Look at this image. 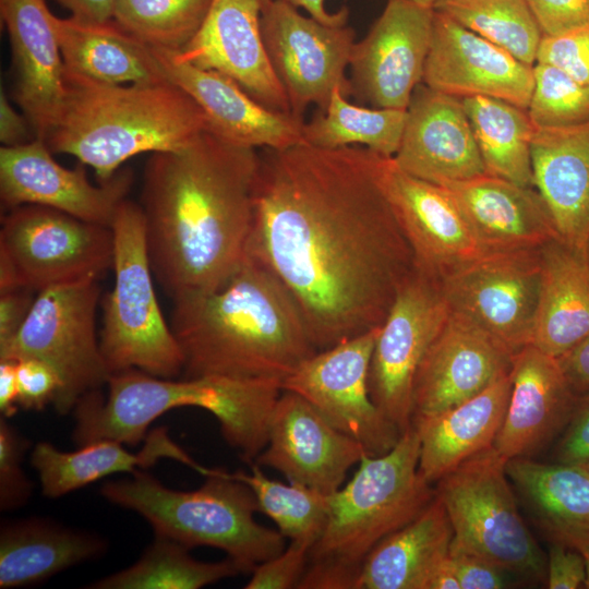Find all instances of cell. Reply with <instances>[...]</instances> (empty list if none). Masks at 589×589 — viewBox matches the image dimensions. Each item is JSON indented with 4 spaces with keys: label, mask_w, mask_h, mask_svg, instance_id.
<instances>
[{
    "label": "cell",
    "mask_w": 589,
    "mask_h": 589,
    "mask_svg": "<svg viewBox=\"0 0 589 589\" xmlns=\"http://www.w3.org/2000/svg\"><path fill=\"white\" fill-rule=\"evenodd\" d=\"M586 253H587V259H588V262H589V239H588L587 244H586Z\"/></svg>",
    "instance_id": "61"
},
{
    "label": "cell",
    "mask_w": 589,
    "mask_h": 589,
    "mask_svg": "<svg viewBox=\"0 0 589 589\" xmlns=\"http://www.w3.org/2000/svg\"><path fill=\"white\" fill-rule=\"evenodd\" d=\"M556 459L573 465L589 461V394L578 398L558 443Z\"/></svg>",
    "instance_id": "49"
},
{
    "label": "cell",
    "mask_w": 589,
    "mask_h": 589,
    "mask_svg": "<svg viewBox=\"0 0 589 589\" xmlns=\"http://www.w3.org/2000/svg\"><path fill=\"white\" fill-rule=\"evenodd\" d=\"M113 256L111 227L41 205H21L1 219L0 292L99 280L112 269Z\"/></svg>",
    "instance_id": "9"
},
{
    "label": "cell",
    "mask_w": 589,
    "mask_h": 589,
    "mask_svg": "<svg viewBox=\"0 0 589 589\" xmlns=\"http://www.w3.org/2000/svg\"><path fill=\"white\" fill-rule=\"evenodd\" d=\"M449 562L460 589H502L510 585L512 574L480 556L449 549Z\"/></svg>",
    "instance_id": "47"
},
{
    "label": "cell",
    "mask_w": 589,
    "mask_h": 589,
    "mask_svg": "<svg viewBox=\"0 0 589 589\" xmlns=\"http://www.w3.org/2000/svg\"><path fill=\"white\" fill-rule=\"evenodd\" d=\"M433 20L431 7L387 0L366 35L353 45L349 95L373 108L406 110L423 83Z\"/></svg>",
    "instance_id": "15"
},
{
    "label": "cell",
    "mask_w": 589,
    "mask_h": 589,
    "mask_svg": "<svg viewBox=\"0 0 589 589\" xmlns=\"http://www.w3.org/2000/svg\"><path fill=\"white\" fill-rule=\"evenodd\" d=\"M14 72L13 96L37 139L45 141L63 99L64 61L45 0H0Z\"/></svg>",
    "instance_id": "24"
},
{
    "label": "cell",
    "mask_w": 589,
    "mask_h": 589,
    "mask_svg": "<svg viewBox=\"0 0 589 589\" xmlns=\"http://www.w3.org/2000/svg\"><path fill=\"white\" fill-rule=\"evenodd\" d=\"M213 0H116L113 20L152 48L180 51L203 25Z\"/></svg>",
    "instance_id": "40"
},
{
    "label": "cell",
    "mask_w": 589,
    "mask_h": 589,
    "mask_svg": "<svg viewBox=\"0 0 589 589\" xmlns=\"http://www.w3.org/2000/svg\"><path fill=\"white\" fill-rule=\"evenodd\" d=\"M288 2L296 8L304 9L310 16L328 25H345L348 24L349 10L342 7L335 12H330L325 8V0H281Z\"/></svg>",
    "instance_id": "56"
},
{
    "label": "cell",
    "mask_w": 589,
    "mask_h": 589,
    "mask_svg": "<svg viewBox=\"0 0 589 589\" xmlns=\"http://www.w3.org/2000/svg\"><path fill=\"white\" fill-rule=\"evenodd\" d=\"M248 255L289 292L317 351L378 327L414 267L361 146L260 154Z\"/></svg>",
    "instance_id": "1"
},
{
    "label": "cell",
    "mask_w": 589,
    "mask_h": 589,
    "mask_svg": "<svg viewBox=\"0 0 589 589\" xmlns=\"http://www.w3.org/2000/svg\"><path fill=\"white\" fill-rule=\"evenodd\" d=\"M543 36H554L589 21V0H526Z\"/></svg>",
    "instance_id": "46"
},
{
    "label": "cell",
    "mask_w": 589,
    "mask_h": 589,
    "mask_svg": "<svg viewBox=\"0 0 589 589\" xmlns=\"http://www.w3.org/2000/svg\"><path fill=\"white\" fill-rule=\"evenodd\" d=\"M375 179L413 254L414 267L440 280L488 253L449 191L373 152Z\"/></svg>",
    "instance_id": "16"
},
{
    "label": "cell",
    "mask_w": 589,
    "mask_h": 589,
    "mask_svg": "<svg viewBox=\"0 0 589 589\" xmlns=\"http://www.w3.org/2000/svg\"><path fill=\"white\" fill-rule=\"evenodd\" d=\"M310 551L311 546L308 544L289 541L280 553L254 567L244 588H298L310 561Z\"/></svg>",
    "instance_id": "44"
},
{
    "label": "cell",
    "mask_w": 589,
    "mask_h": 589,
    "mask_svg": "<svg viewBox=\"0 0 589 589\" xmlns=\"http://www.w3.org/2000/svg\"><path fill=\"white\" fill-rule=\"evenodd\" d=\"M510 388L509 373L458 406L412 420L420 437L419 472L426 482H437L471 456L493 446Z\"/></svg>",
    "instance_id": "29"
},
{
    "label": "cell",
    "mask_w": 589,
    "mask_h": 589,
    "mask_svg": "<svg viewBox=\"0 0 589 589\" xmlns=\"http://www.w3.org/2000/svg\"><path fill=\"white\" fill-rule=\"evenodd\" d=\"M105 550L100 537L47 519L5 522L0 530V588L39 584Z\"/></svg>",
    "instance_id": "33"
},
{
    "label": "cell",
    "mask_w": 589,
    "mask_h": 589,
    "mask_svg": "<svg viewBox=\"0 0 589 589\" xmlns=\"http://www.w3.org/2000/svg\"><path fill=\"white\" fill-rule=\"evenodd\" d=\"M428 589H460V584L450 566L449 554L433 573Z\"/></svg>",
    "instance_id": "57"
},
{
    "label": "cell",
    "mask_w": 589,
    "mask_h": 589,
    "mask_svg": "<svg viewBox=\"0 0 589 589\" xmlns=\"http://www.w3.org/2000/svg\"><path fill=\"white\" fill-rule=\"evenodd\" d=\"M84 164L69 169L58 164L40 139L0 148V201L5 212L25 204L61 211L80 219L111 227L133 181L123 168L106 182H89Z\"/></svg>",
    "instance_id": "17"
},
{
    "label": "cell",
    "mask_w": 589,
    "mask_h": 589,
    "mask_svg": "<svg viewBox=\"0 0 589 589\" xmlns=\"http://www.w3.org/2000/svg\"><path fill=\"white\" fill-rule=\"evenodd\" d=\"M34 139L35 133L25 115L11 105L3 89L0 93V141L2 146H17Z\"/></svg>",
    "instance_id": "53"
},
{
    "label": "cell",
    "mask_w": 589,
    "mask_h": 589,
    "mask_svg": "<svg viewBox=\"0 0 589 589\" xmlns=\"http://www.w3.org/2000/svg\"><path fill=\"white\" fill-rule=\"evenodd\" d=\"M486 252L538 250L560 238L534 187L483 173L445 185Z\"/></svg>",
    "instance_id": "26"
},
{
    "label": "cell",
    "mask_w": 589,
    "mask_h": 589,
    "mask_svg": "<svg viewBox=\"0 0 589 589\" xmlns=\"http://www.w3.org/2000/svg\"><path fill=\"white\" fill-rule=\"evenodd\" d=\"M29 441L14 429L7 418L0 419V508L12 510L24 506L33 484L26 477L22 460Z\"/></svg>",
    "instance_id": "42"
},
{
    "label": "cell",
    "mask_w": 589,
    "mask_h": 589,
    "mask_svg": "<svg viewBox=\"0 0 589 589\" xmlns=\"http://www.w3.org/2000/svg\"><path fill=\"white\" fill-rule=\"evenodd\" d=\"M347 96L344 87L334 88L325 110L304 121V143L326 149L361 146L393 157L400 144L406 110L368 108L350 103Z\"/></svg>",
    "instance_id": "36"
},
{
    "label": "cell",
    "mask_w": 589,
    "mask_h": 589,
    "mask_svg": "<svg viewBox=\"0 0 589 589\" xmlns=\"http://www.w3.org/2000/svg\"><path fill=\"white\" fill-rule=\"evenodd\" d=\"M406 172L445 185L485 173L462 99L430 88L414 89L393 156Z\"/></svg>",
    "instance_id": "23"
},
{
    "label": "cell",
    "mask_w": 589,
    "mask_h": 589,
    "mask_svg": "<svg viewBox=\"0 0 589 589\" xmlns=\"http://www.w3.org/2000/svg\"><path fill=\"white\" fill-rule=\"evenodd\" d=\"M361 567L340 562L309 561L300 589H360Z\"/></svg>",
    "instance_id": "50"
},
{
    "label": "cell",
    "mask_w": 589,
    "mask_h": 589,
    "mask_svg": "<svg viewBox=\"0 0 589 589\" xmlns=\"http://www.w3.org/2000/svg\"><path fill=\"white\" fill-rule=\"evenodd\" d=\"M170 326L184 356L182 377L283 383L317 351L289 292L249 255L218 289L173 300Z\"/></svg>",
    "instance_id": "3"
},
{
    "label": "cell",
    "mask_w": 589,
    "mask_h": 589,
    "mask_svg": "<svg viewBox=\"0 0 589 589\" xmlns=\"http://www.w3.org/2000/svg\"><path fill=\"white\" fill-rule=\"evenodd\" d=\"M64 93L45 142L92 167L99 182L143 153L180 151L207 131L199 105L170 81L106 84L65 68Z\"/></svg>",
    "instance_id": "4"
},
{
    "label": "cell",
    "mask_w": 589,
    "mask_h": 589,
    "mask_svg": "<svg viewBox=\"0 0 589 589\" xmlns=\"http://www.w3.org/2000/svg\"><path fill=\"white\" fill-rule=\"evenodd\" d=\"M261 28L292 116L303 120L310 105L325 110L336 86L349 95L346 70L356 43L351 26L324 24L288 2L267 0Z\"/></svg>",
    "instance_id": "12"
},
{
    "label": "cell",
    "mask_w": 589,
    "mask_h": 589,
    "mask_svg": "<svg viewBox=\"0 0 589 589\" xmlns=\"http://www.w3.org/2000/svg\"><path fill=\"white\" fill-rule=\"evenodd\" d=\"M419 457L413 423L387 453L364 454L348 483L328 495L327 525L310 561L362 567L377 543L414 519L435 496L419 472Z\"/></svg>",
    "instance_id": "6"
},
{
    "label": "cell",
    "mask_w": 589,
    "mask_h": 589,
    "mask_svg": "<svg viewBox=\"0 0 589 589\" xmlns=\"http://www.w3.org/2000/svg\"><path fill=\"white\" fill-rule=\"evenodd\" d=\"M589 473V461L579 464Z\"/></svg>",
    "instance_id": "60"
},
{
    "label": "cell",
    "mask_w": 589,
    "mask_h": 589,
    "mask_svg": "<svg viewBox=\"0 0 589 589\" xmlns=\"http://www.w3.org/2000/svg\"><path fill=\"white\" fill-rule=\"evenodd\" d=\"M409 1L422 4V5H425V7L434 8L437 0H409Z\"/></svg>",
    "instance_id": "59"
},
{
    "label": "cell",
    "mask_w": 589,
    "mask_h": 589,
    "mask_svg": "<svg viewBox=\"0 0 589 589\" xmlns=\"http://www.w3.org/2000/svg\"><path fill=\"white\" fill-rule=\"evenodd\" d=\"M33 292L24 288L0 292V347L7 345L22 327L36 297Z\"/></svg>",
    "instance_id": "51"
},
{
    "label": "cell",
    "mask_w": 589,
    "mask_h": 589,
    "mask_svg": "<svg viewBox=\"0 0 589 589\" xmlns=\"http://www.w3.org/2000/svg\"><path fill=\"white\" fill-rule=\"evenodd\" d=\"M574 549H576L584 557L586 566V580L584 587L589 589V540L577 543Z\"/></svg>",
    "instance_id": "58"
},
{
    "label": "cell",
    "mask_w": 589,
    "mask_h": 589,
    "mask_svg": "<svg viewBox=\"0 0 589 589\" xmlns=\"http://www.w3.org/2000/svg\"><path fill=\"white\" fill-rule=\"evenodd\" d=\"M462 104L485 173L534 187L531 143L536 125L527 109L485 96L467 97Z\"/></svg>",
    "instance_id": "35"
},
{
    "label": "cell",
    "mask_w": 589,
    "mask_h": 589,
    "mask_svg": "<svg viewBox=\"0 0 589 589\" xmlns=\"http://www.w3.org/2000/svg\"><path fill=\"white\" fill-rule=\"evenodd\" d=\"M52 23L70 71L106 84L167 81L152 47L116 20L87 22L53 15Z\"/></svg>",
    "instance_id": "31"
},
{
    "label": "cell",
    "mask_w": 589,
    "mask_h": 589,
    "mask_svg": "<svg viewBox=\"0 0 589 589\" xmlns=\"http://www.w3.org/2000/svg\"><path fill=\"white\" fill-rule=\"evenodd\" d=\"M434 10L533 65L542 32L526 0H437Z\"/></svg>",
    "instance_id": "38"
},
{
    "label": "cell",
    "mask_w": 589,
    "mask_h": 589,
    "mask_svg": "<svg viewBox=\"0 0 589 589\" xmlns=\"http://www.w3.org/2000/svg\"><path fill=\"white\" fill-rule=\"evenodd\" d=\"M71 12V16L87 22L113 19L116 0H53Z\"/></svg>",
    "instance_id": "55"
},
{
    "label": "cell",
    "mask_w": 589,
    "mask_h": 589,
    "mask_svg": "<svg viewBox=\"0 0 589 589\" xmlns=\"http://www.w3.org/2000/svg\"><path fill=\"white\" fill-rule=\"evenodd\" d=\"M189 548L167 537L154 534V541L131 566L106 576L93 589H199L221 579L244 574L242 567L227 557L219 562H201Z\"/></svg>",
    "instance_id": "37"
},
{
    "label": "cell",
    "mask_w": 589,
    "mask_h": 589,
    "mask_svg": "<svg viewBox=\"0 0 589 589\" xmlns=\"http://www.w3.org/2000/svg\"><path fill=\"white\" fill-rule=\"evenodd\" d=\"M161 458L178 460L204 477L215 470L190 457L171 440L165 426L151 430L136 453L127 450L123 443L115 440L91 442L73 452L39 442L31 453V464L38 474L43 494L49 498L60 497L113 473L146 469Z\"/></svg>",
    "instance_id": "28"
},
{
    "label": "cell",
    "mask_w": 589,
    "mask_h": 589,
    "mask_svg": "<svg viewBox=\"0 0 589 589\" xmlns=\"http://www.w3.org/2000/svg\"><path fill=\"white\" fill-rule=\"evenodd\" d=\"M366 454L298 394L283 389L272 413L267 443L254 464L279 471L324 494L339 490Z\"/></svg>",
    "instance_id": "18"
},
{
    "label": "cell",
    "mask_w": 589,
    "mask_h": 589,
    "mask_svg": "<svg viewBox=\"0 0 589 589\" xmlns=\"http://www.w3.org/2000/svg\"><path fill=\"white\" fill-rule=\"evenodd\" d=\"M557 359L561 371L577 398L589 394V334Z\"/></svg>",
    "instance_id": "52"
},
{
    "label": "cell",
    "mask_w": 589,
    "mask_h": 589,
    "mask_svg": "<svg viewBox=\"0 0 589 589\" xmlns=\"http://www.w3.org/2000/svg\"><path fill=\"white\" fill-rule=\"evenodd\" d=\"M506 461L492 446L436 482L435 495L453 529L449 549L480 556L522 579L539 580L546 561L520 516Z\"/></svg>",
    "instance_id": "8"
},
{
    "label": "cell",
    "mask_w": 589,
    "mask_h": 589,
    "mask_svg": "<svg viewBox=\"0 0 589 589\" xmlns=\"http://www.w3.org/2000/svg\"><path fill=\"white\" fill-rule=\"evenodd\" d=\"M230 473L253 491L259 512L269 517L286 539L311 549L318 541L328 520L327 494L297 482L271 479L257 464L251 465V472Z\"/></svg>",
    "instance_id": "39"
},
{
    "label": "cell",
    "mask_w": 589,
    "mask_h": 589,
    "mask_svg": "<svg viewBox=\"0 0 589 589\" xmlns=\"http://www.w3.org/2000/svg\"><path fill=\"white\" fill-rule=\"evenodd\" d=\"M267 0H213L192 40L175 59L214 70L236 81L255 100L289 113L286 93L269 62L261 28Z\"/></svg>",
    "instance_id": "19"
},
{
    "label": "cell",
    "mask_w": 589,
    "mask_h": 589,
    "mask_svg": "<svg viewBox=\"0 0 589 589\" xmlns=\"http://www.w3.org/2000/svg\"><path fill=\"white\" fill-rule=\"evenodd\" d=\"M514 354L476 324L449 312L418 370L413 419L437 414L477 396L510 373Z\"/></svg>",
    "instance_id": "21"
},
{
    "label": "cell",
    "mask_w": 589,
    "mask_h": 589,
    "mask_svg": "<svg viewBox=\"0 0 589 589\" xmlns=\"http://www.w3.org/2000/svg\"><path fill=\"white\" fill-rule=\"evenodd\" d=\"M539 297L529 345L558 358L589 334L586 249L554 239L543 245Z\"/></svg>",
    "instance_id": "30"
},
{
    "label": "cell",
    "mask_w": 589,
    "mask_h": 589,
    "mask_svg": "<svg viewBox=\"0 0 589 589\" xmlns=\"http://www.w3.org/2000/svg\"><path fill=\"white\" fill-rule=\"evenodd\" d=\"M527 111L537 127L568 125L589 120V86L555 65L536 62Z\"/></svg>",
    "instance_id": "41"
},
{
    "label": "cell",
    "mask_w": 589,
    "mask_h": 589,
    "mask_svg": "<svg viewBox=\"0 0 589 589\" xmlns=\"http://www.w3.org/2000/svg\"><path fill=\"white\" fill-rule=\"evenodd\" d=\"M423 83L460 99L485 96L527 109L533 65L434 10Z\"/></svg>",
    "instance_id": "20"
},
{
    "label": "cell",
    "mask_w": 589,
    "mask_h": 589,
    "mask_svg": "<svg viewBox=\"0 0 589 589\" xmlns=\"http://www.w3.org/2000/svg\"><path fill=\"white\" fill-rule=\"evenodd\" d=\"M506 473L555 541L589 540V473L580 465L520 457L506 461Z\"/></svg>",
    "instance_id": "34"
},
{
    "label": "cell",
    "mask_w": 589,
    "mask_h": 589,
    "mask_svg": "<svg viewBox=\"0 0 589 589\" xmlns=\"http://www.w3.org/2000/svg\"><path fill=\"white\" fill-rule=\"evenodd\" d=\"M536 62L555 65L589 86V21L554 36H542Z\"/></svg>",
    "instance_id": "43"
},
{
    "label": "cell",
    "mask_w": 589,
    "mask_h": 589,
    "mask_svg": "<svg viewBox=\"0 0 589 589\" xmlns=\"http://www.w3.org/2000/svg\"><path fill=\"white\" fill-rule=\"evenodd\" d=\"M546 563V578L550 589H576L585 585V561L576 549L554 541L549 549Z\"/></svg>",
    "instance_id": "48"
},
{
    "label": "cell",
    "mask_w": 589,
    "mask_h": 589,
    "mask_svg": "<svg viewBox=\"0 0 589 589\" xmlns=\"http://www.w3.org/2000/svg\"><path fill=\"white\" fill-rule=\"evenodd\" d=\"M19 406L26 410H41L53 402L61 381L46 362L26 358L16 360Z\"/></svg>",
    "instance_id": "45"
},
{
    "label": "cell",
    "mask_w": 589,
    "mask_h": 589,
    "mask_svg": "<svg viewBox=\"0 0 589 589\" xmlns=\"http://www.w3.org/2000/svg\"><path fill=\"white\" fill-rule=\"evenodd\" d=\"M152 49L165 77L202 109L208 132L254 149H284L304 143V120L267 108L223 73L178 61L169 50Z\"/></svg>",
    "instance_id": "22"
},
{
    "label": "cell",
    "mask_w": 589,
    "mask_h": 589,
    "mask_svg": "<svg viewBox=\"0 0 589 589\" xmlns=\"http://www.w3.org/2000/svg\"><path fill=\"white\" fill-rule=\"evenodd\" d=\"M540 250L488 252L441 278L450 312L513 353L529 345L541 279Z\"/></svg>",
    "instance_id": "14"
},
{
    "label": "cell",
    "mask_w": 589,
    "mask_h": 589,
    "mask_svg": "<svg viewBox=\"0 0 589 589\" xmlns=\"http://www.w3.org/2000/svg\"><path fill=\"white\" fill-rule=\"evenodd\" d=\"M452 539L448 515L435 495L414 519L371 550L362 563L360 589H428Z\"/></svg>",
    "instance_id": "32"
},
{
    "label": "cell",
    "mask_w": 589,
    "mask_h": 589,
    "mask_svg": "<svg viewBox=\"0 0 589 589\" xmlns=\"http://www.w3.org/2000/svg\"><path fill=\"white\" fill-rule=\"evenodd\" d=\"M19 407L16 361L0 360V412L8 419L16 413Z\"/></svg>",
    "instance_id": "54"
},
{
    "label": "cell",
    "mask_w": 589,
    "mask_h": 589,
    "mask_svg": "<svg viewBox=\"0 0 589 589\" xmlns=\"http://www.w3.org/2000/svg\"><path fill=\"white\" fill-rule=\"evenodd\" d=\"M99 300L98 280L41 290L17 334L0 347V360L34 358L55 369L61 386L52 405L60 414L73 410L111 375L96 330Z\"/></svg>",
    "instance_id": "10"
},
{
    "label": "cell",
    "mask_w": 589,
    "mask_h": 589,
    "mask_svg": "<svg viewBox=\"0 0 589 589\" xmlns=\"http://www.w3.org/2000/svg\"><path fill=\"white\" fill-rule=\"evenodd\" d=\"M259 164L256 149L208 131L151 154L140 206L154 277L172 300L218 289L245 261Z\"/></svg>",
    "instance_id": "2"
},
{
    "label": "cell",
    "mask_w": 589,
    "mask_h": 589,
    "mask_svg": "<svg viewBox=\"0 0 589 589\" xmlns=\"http://www.w3.org/2000/svg\"><path fill=\"white\" fill-rule=\"evenodd\" d=\"M111 228L115 283L103 300L99 332L105 363L110 374L139 370L177 378L183 373L184 356L156 297L140 204L124 200Z\"/></svg>",
    "instance_id": "7"
},
{
    "label": "cell",
    "mask_w": 589,
    "mask_h": 589,
    "mask_svg": "<svg viewBox=\"0 0 589 589\" xmlns=\"http://www.w3.org/2000/svg\"><path fill=\"white\" fill-rule=\"evenodd\" d=\"M205 478L195 490L178 491L139 469L127 479L104 483L100 493L144 517L154 534L189 549L204 545L224 551L244 574L286 548L278 530L255 520L259 505L245 483L217 468Z\"/></svg>",
    "instance_id": "5"
},
{
    "label": "cell",
    "mask_w": 589,
    "mask_h": 589,
    "mask_svg": "<svg viewBox=\"0 0 589 589\" xmlns=\"http://www.w3.org/2000/svg\"><path fill=\"white\" fill-rule=\"evenodd\" d=\"M512 388L493 447L506 460L531 458L565 430L578 398L557 359L532 345L513 358Z\"/></svg>",
    "instance_id": "25"
},
{
    "label": "cell",
    "mask_w": 589,
    "mask_h": 589,
    "mask_svg": "<svg viewBox=\"0 0 589 589\" xmlns=\"http://www.w3.org/2000/svg\"><path fill=\"white\" fill-rule=\"evenodd\" d=\"M380 326L316 351L283 382V389L304 398L371 456L387 453L400 436L369 392L370 362Z\"/></svg>",
    "instance_id": "13"
},
{
    "label": "cell",
    "mask_w": 589,
    "mask_h": 589,
    "mask_svg": "<svg viewBox=\"0 0 589 589\" xmlns=\"http://www.w3.org/2000/svg\"><path fill=\"white\" fill-rule=\"evenodd\" d=\"M449 312L438 280L413 267L380 326L370 362L369 392L400 434L412 424L420 364Z\"/></svg>",
    "instance_id": "11"
},
{
    "label": "cell",
    "mask_w": 589,
    "mask_h": 589,
    "mask_svg": "<svg viewBox=\"0 0 589 589\" xmlns=\"http://www.w3.org/2000/svg\"><path fill=\"white\" fill-rule=\"evenodd\" d=\"M533 183L562 240L586 249L589 239V120L537 127L531 143Z\"/></svg>",
    "instance_id": "27"
}]
</instances>
